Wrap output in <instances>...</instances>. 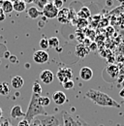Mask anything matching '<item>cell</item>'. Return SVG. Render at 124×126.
I'll use <instances>...</instances> for the list:
<instances>
[{"mask_svg":"<svg viewBox=\"0 0 124 126\" xmlns=\"http://www.w3.org/2000/svg\"><path fill=\"white\" fill-rule=\"evenodd\" d=\"M85 96L89 98L93 103H95L98 106L101 107H110V108H116L120 109V105L110 96H108L107 93L95 90V89H89L86 91Z\"/></svg>","mask_w":124,"mask_h":126,"instance_id":"obj_1","label":"cell"},{"mask_svg":"<svg viewBox=\"0 0 124 126\" xmlns=\"http://www.w3.org/2000/svg\"><path fill=\"white\" fill-rule=\"evenodd\" d=\"M39 97L40 95L34 94V93H32L31 95L28 109H27V111L25 112V117H24L29 122L31 120H33V118L37 115H46V110H44V108L39 103Z\"/></svg>","mask_w":124,"mask_h":126,"instance_id":"obj_2","label":"cell"},{"mask_svg":"<svg viewBox=\"0 0 124 126\" xmlns=\"http://www.w3.org/2000/svg\"><path fill=\"white\" fill-rule=\"evenodd\" d=\"M56 78L61 83H64L68 80H72V79H73V71L69 67L59 68V70L57 71V74H56Z\"/></svg>","mask_w":124,"mask_h":126,"instance_id":"obj_3","label":"cell"},{"mask_svg":"<svg viewBox=\"0 0 124 126\" xmlns=\"http://www.w3.org/2000/svg\"><path fill=\"white\" fill-rule=\"evenodd\" d=\"M72 10H70L69 8H62L58 11L57 14V19L59 22H61L62 24H66L68 22H70L71 20L73 21L74 16H72Z\"/></svg>","mask_w":124,"mask_h":126,"instance_id":"obj_4","label":"cell"},{"mask_svg":"<svg viewBox=\"0 0 124 126\" xmlns=\"http://www.w3.org/2000/svg\"><path fill=\"white\" fill-rule=\"evenodd\" d=\"M58 9L53 5L52 2H48L46 6L44 7V9L42 10V14L46 18H55L57 17L58 14Z\"/></svg>","mask_w":124,"mask_h":126,"instance_id":"obj_5","label":"cell"},{"mask_svg":"<svg viewBox=\"0 0 124 126\" xmlns=\"http://www.w3.org/2000/svg\"><path fill=\"white\" fill-rule=\"evenodd\" d=\"M48 53L46 50H37L33 53V60L34 62H36L37 64H45L48 61Z\"/></svg>","mask_w":124,"mask_h":126,"instance_id":"obj_6","label":"cell"},{"mask_svg":"<svg viewBox=\"0 0 124 126\" xmlns=\"http://www.w3.org/2000/svg\"><path fill=\"white\" fill-rule=\"evenodd\" d=\"M54 75L50 70H43L40 73V79L45 83V84H49L53 81Z\"/></svg>","mask_w":124,"mask_h":126,"instance_id":"obj_7","label":"cell"},{"mask_svg":"<svg viewBox=\"0 0 124 126\" xmlns=\"http://www.w3.org/2000/svg\"><path fill=\"white\" fill-rule=\"evenodd\" d=\"M52 101H53L56 105H63V104L67 101L66 94H65L63 91H60V90L54 91L53 94H52Z\"/></svg>","mask_w":124,"mask_h":126,"instance_id":"obj_8","label":"cell"},{"mask_svg":"<svg viewBox=\"0 0 124 126\" xmlns=\"http://www.w3.org/2000/svg\"><path fill=\"white\" fill-rule=\"evenodd\" d=\"M79 77L82 80H90L93 78V71L90 67H82L79 70Z\"/></svg>","mask_w":124,"mask_h":126,"instance_id":"obj_9","label":"cell"},{"mask_svg":"<svg viewBox=\"0 0 124 126\" xmlns=\"http://www.w3.org/2000/svg\"><path fill=\"white\" fill-rule=\"evenodd\" d=\"M89 51L90 50H89L88 47H86L82 43L78 44L77 47H76V54H77L79 58H84L85 56H87L88 53H89Z\"/></svg>","mask_w":124,"mask_h":126,"instance_id":"obj_10","label":"cell"},{"mask_svg":"<svg viewBox=\"0 0 124 126\" xmlns=\"http://www.w3.org/2000/svg\"><path fill=\"white\" fill-rule=\"evenodd\" d=\"M63 121H64V126H80L77 119H75L68 112L63 113Z\"/></svg>","mask_w":124,"mask_h":126,"instance_id":"obj_11","label":"cell"},{"mask_svg":"<svg viewBox=\"0 0 124 126\" xmlns=\"http://www.w3.org/2000/svg\"><path fill=\"white\" fill-rule=\"evenodd\" d=\"M12 118H18V117H25V112L21 110V107L19 105H15L10 112Z\"/></svg>","mask_w":124,"mask_h":126,"instance_id":"obj_12","label":"cell"},{"mask_svg":"<svg viewBox=\"0 0 124 126\" xmlns=\"http://www.w3.org/2000/svg\"><path fill=\"white\" fill-rule=\"evenodd\" d=\"M27 15L28 16L32 18V19H35V18H38L40 16H43L42 14V11H39L37 7L35 6H31L27 9Z\"/></svg>","mask_w":124,"mask_h":126,"instance_id":"obj_13","label":"cell"},{"mask_svg":"<svg viewBox=\"0 0 124 126\" xmlns=\"http://www.w3.org/2000/svg\"><path fill=\"white\" fill-rule=\"evenodd\" d=\"M11 84H12L13 88H15V89H19V88H21V87L23 86L24 80H23V79H22L20 76H16V77H14V78L12 79V80H11Z\"/></svg>","mask_w":124,"mask_h":126,"instance_id":"obj_14","label":"cell"},{"mask_svg":"<svg viewBox=\"0 0 124 126\" xmlns=\"http://www.w3.org/2000/svg\"><path fill=\"white\" fill-rule=\"evenodd\" d=\"M13 8H14V11L17 13H21L26 10V4L24 3V1L16 0L15 2H13Z\"/></svg>","mask_w":124,"mask_h":126,"instance_id":"obj_15","label":"cell"},{"mask_svg":"<svg viewBox=\"0 0 124 126\" xmlns=\"http://www.w3.org/2000/svg\"><path fill=\"white\" fill-rule=\"evenodd\" d=\"M78 18H83V19H87L88 17H90L91 16V12H90L89 8L85 7V6L81 7L80 10L78 12Z\"/></svg>","mask_w":124,"mask_h":126,"instance_id":"obj_16","label":"cell"},{"mask_svg":"<svg viewBox=\"0 0 124 126\" xmlns=\"http://www.w3.org/2000/svg\"><path fill=\"white\" fill-rule=\"evenodd\" d=\"M107 72L108 73V75L111 77V78H115L118 76L119 74V68L114 65V64H111V65H108L107 67Z\"/></svg>","mask_w":124,"mask_h":126,"instance_id":"obj_17","label":"cell"},{"mask_svg":"<svg viewBox=\"0 0 124 126\" xmlns=\"http://www.w3.org/2000/svg\"><path fill=\"white\" fill-rule=\"evenodd\" d=\"M4 14H10L14 11V8H13V2L9 1V0H6V1H3V5H2V9H1Z\"/></svg>","mask_w":124,"mask_h":126,"instance_id":"obj_18","label":"cell"},{"mask_svg":"<svg viewBox=\"0 0 124 126\" xmlns=\"http://www.w3.org/2000/svg\"><path fill=\"white\" fill-rule=\"evenodd\" d=\"M10 92V88H9V85L7 82L3 81L0 83V95L2 96H6V95L9 94Z\"/></svg>","mask_w":124,"mask_h":126,"instance_id":"obj_19","label":"cell"},{"mask_svg":"<svg viewBox=\"0 0 124 126\" xmlns=\"http://www.w3.org/2000/svg\"><path fill=\"white\" fill-rule=\"evenodd\" d=\"M48 47L51 48H57L59 47V40L57 37H50L48 39Z\"/></svg>","mask_w":124,"mask_h":126,"instance_id":"obj_20","label":"cell"},{"mask_svg":"<svg viewBox=\"0 0 124 126\" xmlns=\"http://www.w3.org/2000/svg\"><path fill=\"white\" fill-rule=\"evenodd\" d=\"M32 93L37 95H40L42 93V86L38 81H35L32 85Z\"/></svg>","mask_w":124,"mask_h":126,"instance_id":"obj_21","label":"cell"},{"mask_svg":"<svg viewBox=\"0 0 124 126\" xmlns=\"http://www.w3.org/2000/svg\"><path fill=\"white\" fill-rule=\"evenodd\" d=\"M39 103L44 108V107H46V106H48L50 104V99L47 96H41L40 95V97H39Z\"/></svg>","mask_w":124,"mask_h":126,"instance_id":"obj_22","label":"cell"},{"mask_svg":"<svg viewBox=\"0 0 124 126\" xmlns=\"http://www.w3.org/2000/svg\"><path fill=\"white\" fill-rule=\"evenodd\" d=\"M39 46L41 47L42 48V50H46V48H48V39H46V38H43V39H41L40 40V42H39Z\"/></svg>","mask_w":124,"mask_h":126,"instance_id":"obj_23","label":"cell"},{"mask_svg":"<svg viewBox=\"0 0 124 126\" xmlns=\"http://www.w3.org/2000/svg\"><path fill=\"white\" fill-rule=\"evenodd\" d=\"M33 2H34L39 8H41L42 10L44 9V7L48 3V1H46V0H35V1H33Z\"/></svg>","mask_w":124,"mask_h":126,"instance_id":"obj_24","label":"cell"},{"mask_svg":"<svg viewBox=\"0 0 124 126\" xmlns=\"http://www.w3.org/2000/svg\"><path fill=\"white\" fill-rule=\"evenodd\" d=\"M87 24H88L87 19H83V18H78V27L83 28V27L87 26Z\"/></svg>","mask_w":124,"mask_h":126,"instance_id":"obj_25","label":"cell"},{"mask_svg":"<svg viewBox=\"0 0 124 126\" xmlns=\"http://www.w3.org/2000/svg\"><path fill=\"white\" fill-rule=\"evenodd\" d=\"M74 81H73V79L72 80H68V81H66V82H64V83H62V86L65 88V89H72L73 87H74Z\"/></svg>","mask_w":124,"mask_h":126,"instance_id":"obj_26","label":"cell"},{"mask_svg":"<svg viewBox=\"0 0 124 126\" xmlns=\"http://www.w3.org/2000/svg\"><path fill=\"white\" fill-rule=\"evenodd\" d=\"M53 5L58 9V10H60V9H62V6H63V1H61V0H54L53 2Z\"/></svg>","mask_w":124,"mask_h":126,"instance_id":"obj_27","label":"cell"},{"mask_svg":"<svg viewBox=\"0 0 124 126\" xmlns=\"http://www.w3.org/2000/svg\"><path fill=\"white\" fill-rule=\"evenodd\" d=\"M17 126H30V122H29L28 120H26L25 118H23V119H21V120L18 122Z\"/></svg>","mask_w":124,"mask_h":126,"instance_id":"obj_28","label":"cell"},{"mask_svg":"<svg viewBox=\"0 0 124 126\" xmlns=\"http://www.w3.org/2000/svg\"><path fill=\"white\" fill-rule=\"evenodd\" d=\"M88 48H89V50H95V49L97 48V45H96L95 43H91V44L88 46Z\"/></svg>","mask_w":124,"mask_h":126,"instance_id":"obj_29","label":"cell"},{"mask_svg":"<svg viewBox=\"0 0 124 126\" xmlns=\"http://www.w3.org/2000/svg\"><path fill=\"white\" fill-rule=\"evenodd\" d=\"M5 18H6V14H4V12L1 10L0 11V21L5 20Z\"/></svg>","mask_w":124,"mask_h":126,"instance_id":"obj_30","label":"cell"},{"mask_svg":"<svg viewBox=\"0 0 124 126\" xmlns=\"http://www.w3.org/2000/svg\"><path fill=\"white\" fill-rule=\"evenodd\" d=\"M9 59H10V62L12 63H16V61H17V58L16 56H14V55H11Z\"/></svg>","mask_w":124,"mask_h":126,"instance_id":"obj_31","label":"cell"},{"mask_svg":"<svg viewBox=\"0 0 124 126\" xmlns=\"http://www.w3.org/2000/svg\"><path fill=\"white\" fill-rule=\"evenodd\" d=\"M119 22H120V24L124 25V14L122 15V16H119Z\"/></svg>","mask_w":124,"mask_h":126,"instance_id":"obj_32","label":"cell"},{"mask_svg":"<svg viewBox=\"0 0 124 126\" xmlns=\"http://www.w3.org/2000/svg\"><path fill=\"white\" fill-rule=\"evenodd\" d=\"M119 96H120L121 98H123V99H124V88L120 90V92H119Z\"/></svg>","mask_w":124,"mask_h":126,"instance_id":"obj_33","label":"cell"},{"mask_svg":"<svg viewBox=\"0 0 124 126\" xmlns=\"http://www.w3.org/2000/svg\"><path fill=\"white\" fill-rule=\"evenodd\" d=\"M32 2H33V0H25V1H24L25 4H27V3H32Z\"/></svg>","mask_w":124,"mask_h":126,"instance_id":"obj_34","label":"cell"},{"mask_svg":"<svg viewBox=\"0 0 124 126\" xmlns=\"http://www.w3.org/2000/svg\"><path fill=\"white\" fill-rule=\"evenodd\" d=\"M2 115H3V110H2V109L0 108V118L2 117Z\"/></svg>","mask_w":124,"mask_h":126,"instance_id":"obj_35","label":"cell"},{"mask_svg":"<svg viewBox=\"0 0 124 126\" xmlns=\"http://www.w3.org/2000/svg\"><path fill=\"white\" fill-rule=\"evenodd\" d=\"M107 5H108V6H111V5H112V1H110V2L108 1V2H107Z\"/></svg>","mask_w":124,"mask_h":126,"instance_id":"obj_36","label":"cell"},{"mask_svg":"<svg viewBox=\"0 0 124 126\" xmlns=\"http://www.w3.org/2000/svg\"><path fill=\"white\" fill-rule=\"evenodd\" d=\"M2 5H3V1L1 0V1H0V11H1V9H2Z\"/></svg>","mask_w":124,"mask_h":126,"instance_id":"obj_37","label":"cell"}]
</instances>
